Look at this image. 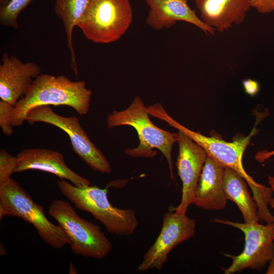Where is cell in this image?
Here are the masks:
<instances>
[{
  "mask_svg": "<svg viewBox=\"0 0 274 274\" xmlns=\"http://www.w3.org/2000/svg\"><path fill=\"white\" fill-rule=\"evenodd\" d=\"M33 0H0L1 26L18 29L20 13Z\"/></svg>",
  "mask_w": 274,
  "mask_h": 274,
  "instance_id": "19",
  "label": "cell"
},
{
  "mask_svg": "<svg viewBox=\"0 0 274 274\" xmlns=\"http://www.w3.org/2000/svg\"><path fill=\"white\" fill-rule=\"evenodd\" d=\"M268 182L272 192L273 196L269 200V206L272 209L274 215V176H268Z\"/></svg>",
  "mask_w": 274,
  "mask_h": 274,
  "instance_id": "24",
  "label": "cell"
},
{
  "mask_svg": "<svg viewBox=\"0 0 274 274\" xmlns=\"http://www.w3.org/2000/svg\"><path fill=\"white\" fill-rule=\"evenodd\" d=\"M251 8L261 14L274 12V0H249Z\"/></svg>",
  "mask_w": 274,
  "mask_h": 274,
  "instance_id": "22",
  "label": "cell"
},
{
  "mask_svg": "<svg viewBox=\"0 0 274 274\" xmlns=\"http://www.w3.org/2000/svg\"><path fill=\"white\" fill-rule=\"evenodd\" d=\"M194 2L201 19L221 32L243 23L251 8L249 0H194Z\"/></svg>",
  "mask_w": 274,
  "mask_h": 274,
  "instance_id": "15",
  "label": "cell"
},
{
  "mask_svg": "<svg viewBox=\"0 0 274 274\" xmlns=\"http://www.w3.org/2000/svg\"><path fill=\"white\" fill-rule=\"evenodd\" d=\"M149 115L142 99L136 96L126 109L114 111L108 115L107 127L113 128L127 125L134 128L140 143L135 148L125 150V154L133 157L152 158L156 154L153 149L159 150L167 160L170 179L175 180L172 150L178 141V133H173L159 128L153 123Z\"/></svg>",
  "mask_w": 274,
  "mask_h": 274,
  "instance_id": "3",
  "label": "cell"
},
{
  "mask_svg": "<svg viewBox=\"0 0 274 274\" xmlns=\"http://www.w3.org/2000/svg\"><path fill=\"white\" fill-rule=\"evenodd\" d=\"M146 110L150 116L164 121L188 135L202 147L208 155L223 166L237 172L250 187L258 210L264 211L268 209L269 200L273 195L271 188L254 181L245 171L242 162L244 151L249 145L251 138L256 133V129L254 128L247 136L227 142L215 137L204 136L187 128L171 117L160 103L147 106Z\"/></svg>",
  "mask_w": 274,
  "mask_h": 274,
  "instance_id": "2",
  "label": "cell"
},
{
  "mask_svg": "<svg viewBox=\"0 0 274 274\" xmlns=\"http://www.w3.org/2000/svg\"><path fill=\"white\" fill-rule=\"evenodd\" d=\"M268 264L269 265L265 273L274 274V257L270 260Z\"/></svg>",
  "mask_w": 274,
  "mask_h": 274,
  "instance_id": "25",
  "label": "cell"
},
{
  "mask_svg": "<svg viewBox=\"0 0 274 274\" xmlns=\"http://www.w3.org/2000/svg\"><path fill=\"white\" fill-rule=\"evenodd\" d=\"M40 74L41 68L35 63H23L15 56L4 54L0 65L1 100L14 106Z\"/></svg>",
  "mask_w": 274,
  "mask_h": 274,
  "instance_id": "12",
  "label": "cell"
},
{
  "mask_svg": "<svg viewBox=\"0 0 274 274\" xmlns=\"http://www.w3.org/2000/svg\"><path fill=\"white\" fill-rule=\"evenodd\" d=\"M243 85L246 92L251 96L256 95L259 91V84L256 81L245 80L243 81Z\"/></svg>",
  "mask_w": 274,
  "mask_h": 274,
  "instance_id": "23",
  "label": "cell"
},
{
  "mask_svg": "<svg viewBox=\"0 0 274 274\" xmlns=\"http://www.w3.org/2000/svg\"><path fill=\"white\" fill-rule=\"evenodd\" d=\"M17 165V157L12 156L7 150L0 151V185L7 182L11 178Z\"/></svg>",
  "mask_w": 274,
  "mask_h": 274,
  "instance_id": "20",
  "label": "cell"
},
{
  "mask_svg": "<svg viewBox=\"0 0 274 274\" xmlns=\"http://www.w3.org/2000/svg\"><path fill=\"white\" fill-rule=\"evenodd\" d=\"M179 147L176 166L182 182L181 202L174 209L186 214L190 204H194L198 179L208 154L205 150L182 131L178 132Z\"/></svg>",
  "mask_w": 274,
  "mask_h": 274,
  "instance_id": "11",
  "label": "cell"
},
{
  "mask_svg": "<svg viewBox=\"0 0 274 274\" xmlns=\"http://www.w3.org/2000/svg\"><path fill=\"white\" fill-rule=\"evenodd\" d=\"M14 106L4 100H0V126L4 134L11 135L14 132L11 117Z\"/></svg>",
  "mask_w": 274,
  "mask_h": 274,
  "instance_id": "21",
  "label": "cell"
},
{
  "mask_svg": "<svg viewBox=\"0 0 274 274\" xmlns=\"http://www.w3.org/2000/svg\"><path fill=\"white\" fill-rule=\"evenodd\" d=\"M149 8L147 24L159 30L169 28L177 21L195 25L207 35H214L215 30L206 24L190 8L187 0H145Z\"/></svg>",
  "mask_w": 274,
  "mask_h": 274,
  "instance_id": "14",
  "label": "cell"
},
{
  "mask_svg": "<svg viewBox=\"0 0 274 274\" xmlns=\"http://www.w3.org/2000/svg\"><path fill=\"white\" fill-rule=\"evenodd\" d=\"M248 185L237 172L225 167L223 189L226 199L233 201L237 206L245 223H258L260 220L257 204L250 194Z\"/></svg>",
  "mask_w": 274,
  "mask_h": 274,
  "instance_id": "17",
  "label": "cell"
},
{
  "mask_svg": "<svg viewBox=\"0 0 274 274\" xmlns=\"http://www.w3.org/2000/svg\"><path fill=\"white\" fill-rule=\"evenodd\" d=\"M225 167L208 155L195 192L194 204L207 210H222L227 203L223 189Z\"/></svg>",
  "mask_w": 274,
  "mask_h": 274,
  "instance_id": "16",
  "label": "cell"
},
{
  "mask_svg": "<svg viewBox=\"0 0 274 274\" xmlns=\"http://www.w3.org/2000/svg\"><path fill=\"white\" fill-rule=\"evenodd\" d=\"M4 216L19 217L31 224L42 239L54 248L62 249L71 244L61 227L51 223L45 215L44 208L33 202L12 179L0 185V219Z\"/></svg>",
  "mask_w": 274,
  "mask_h": 274,
  "instance_id": "5",
  "label": "cell"
},
{
  "mask_svg": "<svg viewBox=\"0 0 274 274\" xmlns=\"http://www.w3.org/2000/svg\"><path fill=\"white\" fill-rule=\"evenodd\" d=\"M89 0H55L54 11L61 20L66 36V46L71 56V67L78 72L73 45V32L82 16Z\"/></svg>",
  "mask_w": 274,
  "mask_h": 274,
  "instance_id": "18",
  "label": "cell"
},
{
  "mask_svg": "<svg viewBox=\"0 0 274 274\" xmlns=\"http://www.w3.org/2000/svg\"><path fill=\"white\" fill-rule=\"evenodd\" d=\"M92 91L84 81H73L63 75L54 76L41 74L14 106L11 117L12 126H19L26 121L31 109L41 106H65L74 109L80 115L88 112Z\"/></svg>",
  "mask_w": 274,
  "mask_h": 274,
  "instance_id": "1",
  "label": "cell"
},
{
  "mask_svg": "<svg viewBox=\"0 0 274 274\" xmlns=\"http://www.w3.org/2000/svg\"><path fill=\"white\" fill-rule=\"evenodd\" d=\"M57 184L62 194L76 208L92 214L110 233L129 236L134 232L139 224L135 211L113 206L109 200L107 188L91 185L79 187L61 179Z\"/></svg>",
  "mask_w": 274,
  "mask_h": 274,
  "instance_id": "4",
  "label": "cell"
},
{
  "mask_svg": "<svg viewBox=\"0 0 274 274\" xmlns=\"http://www.w3.org/2000/svg\"><path fill=\"white\" fill-rule=\"evenodd\" d=\"M48 213L69 237L70 247L75 254L101 259L111 251L112 244L100 227L81 218L68 202L54 200Z\"/></svg>",
  "mask_w": 274,
  "mask_h": 274,
  "instance_id": "7",
  "label": "cell"
},
{
  "mask_svg": "<svg viewBox=\"0 0 274 274\" xmlns=\"http://www.w3.org/2000/svg\"><path fill=\"white\" fill-rule=\"evenodd\" d=\"M274 155V150L271 152H269L265 154V156L266 158H268L269 157L273 155Z\"/></svg>",
  "mask_w": 274,
  "mask_h": 274,
  "instance_id": "26",
  "label": "cell"
},
{
  "mask_svg": "<svg viewBox=\"0 0 274 274\" xmlns=\"http://www.w3.org/2000/svg\"><path fill=\"white\" fill-rule=\"evenodd\" d=\"M16 157L15 173L29 169L39 170L67 180L77 187L91 185L88 180L78 175L67 166L63 156L58 151L44 148H29L22 150Z\"/></svg>",
  "mask_w": 274,
  "mask_h": 274,
  "instance_id": "13",
  "label": "cell"
},
{
  "mask_svg": "<svg viewBox=\"0 0 274 274\" xmlns=\"http://www.w3.org/2000/svg\"><path fill=\"white\" fill-rule=\"evenodd\" d=\"M26 121L32 125L43 122L56 126L68 136L75 153L93 170L110 174L112 168L104 154L91 141L76 116L57 114L49 106L33 108L28 113Z\"/></svg>",
  "mask_w": 274,
  "mask_h": 274,
  "instance_id": "9",
  "label": "cell"
},
{
  "mask_svg": "<svg viewBox=\"0 0 274 274\" xmlns=\"http://www.w3.org/2000/svg\"><path fill=\"white\" fill-rule=\"evenodd\" d=\"M196 221L176 211L173 207L163 215L161 229L155 241L143 256L139 271L161 270L171 251L195 234Z\"/></svg>",
  "mask_w": 274,
  "mask_h": 274,
  "instance_id": "10",
  "label": "cell"
},
{
  "mask_svg": "<svg viewBox=\"0 0 274 274\" xmlns=\"http://www.w3.org/2000/svg\"><path fill=\"white\" fill-rule=\"evenodd\" d=\"M211 221L236 228L245 235V247L241 253H223L232 260L231 265L224 269L225 274L240 272L248 268L260 270L274 257V222L243 223L217 218Z\"/></svg>",
  "mask_w": 274,
  "mask_h": 274,
  "instance_id": "8",
  "label": "cell"
},
{
  "mask_svg": "<svg viewBox=\"0 0 274 274\" xmlns=\"http://www.w3.org/2000/svg\"><path fill=\"white\" fill-rule=\"evenodd\" d=\"M132 19L129 0H89L77 26L87 40L108 44L125 33Z\"/></svg>",
  "mask_w": 274,
  "mask_h": 274,
  "instance_id": "6",
  "label": "cell"
}]
</instances>
